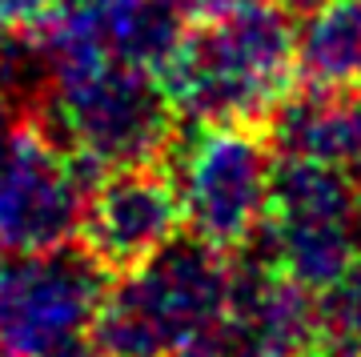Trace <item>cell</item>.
I'll list each match as a JSON object with an SVG mask.
<instances>
[{
    "instance_id": "obj_7",
    "label": "cell",
    "mask_w": 361,
    "mask_h": 357,
    "mask_svg": "<svg viewBox=\"0 0 361 357\" xmlns=\"http://www.w3.org/2000/svg\"><path fill=\"white\" fill-rule=\"evenodd\" d=\"M277 157L322 161L361 185V89L297 85L265 121Z\"/></svg>"
},
{
    "instance_id": "obj_9",
    "label": "cell",
    "mask_w": 361,
    "mask_h": 357,
    "mask_svg": "<svg viewBox=\"0 0 361 357\" xmlns=\"http://www.w3.org/2000/svg\"><path fill=\"white\" fill-rule=\"evenodd\" d=\"M317 301H322L325 337L341 345H361V253L325 294H317Z\"/></svg>"
},
{
    "instance_id": "obj_3",
    "label": "cell",
    "mask_w": 361,
    "mask_h": 357,
    "mask_svg": "<svg viewBox=\"0 0 361 357\" xmlns=\"http://www.w3.org/2000/svg\"><path fill=\"white\" fill-rule=\"evenodd\" d=\"M37 121L101 173L165 161L180 128L161 77L121 56L56 73Z\"/></svg>"
},
{
    "instance_id": "obj_2",
    "label": "cell",
    "mask_w": 361,
    "mask_h": 357,
    "mask_svg": "<svg viewBox=\"0 0 361 357\" xmlns=\"http://www.w3.org/2000/svg\"><path fill=\"white\" fill-rule=\"evenodd\" d=\"M229 253L177 233L149 261L109 281L89 341L101 357H177L229 313Z\"/></svg>"
},
{
    "instance_id": "obj_1",
    "label": "cell",
    "mask_w": 361,
    "mask_h": 357,
    "mask_svg": "<svg viewBox=\"0 0 361 357\" xmlns=\"http://www.w3.org/2000/svg\"><path fill=\"white\" fill-rule=\"evenodd\" d=\"M193 125H261L297 89V20L277 0H237L185 28L157 73Z\"/></svg>"
},
{
    "instance_id": "obj_6",
    "label": "cell",
    "mask_w": 361,
    "mask_h": 357,
    "mask_svg": "<svg viewBox=\"0 0 361 357\" xmlns=\"http://www.w3.org/2000/svg\"><path fill=\"white\" fill-rule=\"evenodd\" d=\"M180 229L185 209L177 181L161 161H153L101 173L89 189L77 237L109 273H125L165 249Z\"/></svg>"
},
{
    "instance_id": "obj_10",
    "label": "cell",
    "mask_w": 361,
    "mask_h": 357,
    "mask_svg": "<svg viewBox=\"0 0 361 357\" xmlns=\"http://www.w3.org/2000/svg\"><path fill=\"white\" fill-rule=\"evenodd\" d=\"M277 4H281L285 13L293 16L297 25H301V20H305V16H313V13H317V8H322L325 0H277Z\"/></svg>"
},
{
    "instance_id": "obj_8",
    "label": "cell",
    "mask_w": 361,
    "mask_h": 357,
    "mask_svg": "<svg viewBox=\"0 0 361 357\" xmlns=\"http://www.w3.org/2000/svg\"><path fill=\"white\" fill-rule=\"evenodd\" d=\"M297 85L361 89V0H325L297 25Z\"/></svg>"
},
{
    "instance_id": "obj_4",
    "label": "cell",
    "mask_w": 361,
    "mask_h": 357,
    "mask_svg": "<svg viewBox=\"0 0 361 357\" xmlns=\"http://www.w3.org/2000/svg\"><path fill=\"white\" fill-rule=\"evenodd\" d=\"M273 161L261 125L185 121L161 165L177 181L185 229L221 253H237L269 217Z\"/></svg>"
},
{
    "instance_id": "obj_5",
    "label": "cell",
    "mask_w": 361,
    "mask_h": 357,
    "mask_svg": "<svg viewBox=\"0 0 361 357\" xmlns=\"http://www.w3.org/2000/svg\"><path fill=\"white\" fill-rule=\"evenodd\" d=\"M109 277L80 237L40 253H0V357H61L89 341Z\"/></svg>"
}]
</instances>
